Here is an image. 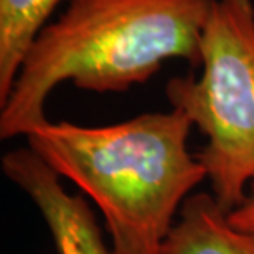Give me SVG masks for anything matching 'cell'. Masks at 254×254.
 <instances>
[{
    "mask_svg": "<svg viewBox=\"0 0 254 254\" xmlns=\"http://www.w3.org/2000/svg\"><path fill=\"white\" fill-rule=\"evenodd\" d=\"M230 221L243 231L254 233V191L233 211L228 213Z\"/></svg>",
    "mask_w": 254,
    "mask_h": 254,
    "instance_id": "7",
    "label": "cell"
},
{
    "mask_svg": "<svg viewBox=\"0 0 254 254\" xmlns=\"http://www.w3.org/2000/svg\"><path fill=\"white\" fill-rule=\"evenodd\" d=\"M62 0H0V106L8 99L30 47Z\"/></svg>",
    "mask_w": 254,
    "mask_h": 254,
    "instance_id": "6",
    "label": "cell"
},
{
    "mask_svg": "<svg viewBox=\"0 0 254 254\" xmlns=\"http://www.w3.org/2000/svg\"><path fill=\"white\" fill-rule=\"evenodd\" d=\"M191 126L172 109L101 127L47 121L27 140L96 203L119 254H162L175 215L208 179L187 147Z\"/></svg>",
    "mask_w": 254,
    "mask_h": 254,
    "instance_id": "2",
    "label": "cell"
},
{
    "mask_svg": "<svg viewBox=\"0 0 254 254\" xmlns=\"http://www.w3.org/2000/svg\"><path fill=\"white\" fill-rule=\"evenodd\" d=\"M211 0H69L45 25L0 106V137H27L47 123L45 106L71 81L94 93H123L145 83L167 60L200 66Z\"/></svg>",
    "mask_w": 254,
    "mask_h": 254,
    "instance_id": "1",
    "label": "cell"
},
{
    "mask_svg": "<svg viewBox=\"0 0 254 254\" xmlns=\"http://www.w3.org/2000/svg\"><path fill=\"white\" fill-rule=\"evenodd\" d=\"M2 169L37 205L58 254H119L106 245L84 196L69 195L60 175L30 147L7 152L2 157Z\"/></svg>",
    "mask_w": 254,
    "mask_h": 254,
    "instance_id": "4",
    "label": "cell"
},
{
    "mask_svg": "<svg viewBox=\"0 0 254 254\" xmlns=\"http://www.w3.org/2000/svg\"><path fill=\"white\" fill-rule=\"evenodd\" d=\"M210 193H193L182 205L162 254H254V233L230 221Z\"/></svg>",
    "mask_w": 254,
    "mask_h": 254,
    "instance_id": "5",
    "label": "cell"
},
{
    "mask_svg": "<svg viewBox=\"0 0 254 254\" xmlns=\"http://www.w3.org/2000/svg\"><path fill=\"white\" fill-rule=\"evenodd\" d=\"M200 55L201 74L172 78L165 96L206 137L198 160L213 196L233 211L254 182L253 0H211Z\"/></svg>",
    "mask_w": 254,
    "mask_h": 254,
    "instance_id": "3",
    "label": "cell"
}]
</instances>
